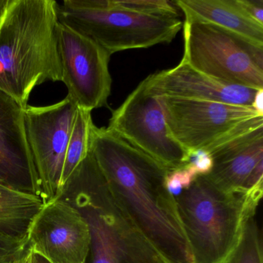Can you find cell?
Here are the masks:
<instances>
[{
	"label": "cell",
	"mask_w": 263,
	"mask_h": 263,
	"mask_svg": "<svg viewBox=\"0 0 263 263\" xmlns=\"http://www.w3.org/2000/svg\"><path fill=\"white\" fill-rule=\"evenodd\" d=\"M226 263H262V239L255 217L246 223L239 245Z\"/></svg>",
	"instance_id": "cell-18"
},
{
	"label": "cell",
	"mask_w": 263,
	"mask_h": 263,
	"mask_svg": "<svg viewBox=\"0 0 263 263\" xmlns=\"http://www.w3.org/2000/svg\"><path fill=\"white\" fill-rule=\"evenodd\" d=\"M204 150L213 160L211 181L226 192H244L252 171L263 161V116L245 121Z\"/></svg>",
	"instance_id": "cell-12"
},
{
	"label": "cell",
	"mask_w": 263,
	"mask_h": 263,
	"mask_svg": "<svg viewBox=\"0 0 263 263\" xmlns=\"http://www.w3.org/2000/svg\"><path fill=\"white\" fill-rule=\"evenodd\" d=\"M198 176L195 170L189 164H186L184 167L168 172L166 176V187L175 198L187 190Z\"/></svg>",
	"instance_id": "cell-20"
},
{
	"label": "cell",
	"mask_w": 263,
	"mask_h": 263,
	"mask_svg": "<svg viewBox=\"0 0 263 263\" xmlns=\"http://www.w3.org/2000/svg\"><path fill=\"white\" fill-rule=\"evenodd\" d=\"M28 247V241L0 236V263L10 262L21 258Z\"/></svg>",
	"instance_id": "cell-21"
},
{
	"label": "cell",
	"mask_w": 263,
	"mask_h": 263,
	"mask_svg": "<svg viewBox=\"0 0 263 263\" xmlns=\"http://www.w3.org/2000/svg\"><path fill=\"white\" fill-rule=\"evenodd\" d=\"M184 55L190 67L221 82L263 90V46L192 18L183 24Z\"/></svg>",
	"instance_id": "cell-6"
},
{
	"label": "cell",
	"mask_w": 263,
	"mask_h": 263,
	"mask_svg": "<svg viewBox=\"0 0 263 263\" xmlns=\"http://www.w3.org/2000/svg\"><path fill=\"white\" fill-rule=\"evenodd\" d=\"M236 3L249 17L263 26V0H236Z\"/></svg>",
	"instance_id": "cell-23"
},
{
	"label": "cell",
	"mask_w": 263,
	"mask_h": 263,
	"mask_svg": "<svg viewBox=\"0 0 263 263\" xmlns=\"http://www.w3.org/2000/svg\"><path fill=\"white\" fill-rule=\"evenodd\" d=\"M263 90H259L255 95L252 107L258 113L263 115Z\"/></svg>",
	"instance_id": "cell-25"
},
{
	"label": "cell",
	"mask_w": 263,
	"mask_h": 263,
	"mask_svg": "<svg viewBox=\"0 0 263 263\" xmlns=\"http://www.w3.org/2000/svg\"><path fill=\"white\" fill-rule=\"evenodd\" d=\"M143 81L146 91L153 96L249 107H252L255 95L259 90L221 82L195 70L182 60L176 67L151 74Z\"/></svg>",
	"instance_id": "cell-13"
},
{
	"label": "cell",
	"mask_w": 263,
	"mask_h": 263,
	"mask_svg": "<svg viewBox=\"0 0 263 263\" xmlns=\"http://www.w3.org/2000/svg\"><path fill=\"white\" fill-rule=\"evenodd\" d=\"M169 135L190 155L204 149L245 121L263 116L252 107L159 97Z\"/></svg>",
	"instance_id": "cell-9"
},
{
	"label": "cell",
	"mask_w": 263,
	"mask_h": 263,
	"mask_svg": "<svg viewBox=\"0 0 263 263\" xmlns=\"http://www.w3.org/2000/svg\"><path fill=\"white\" fill-rule=\"evenodd\" d=\"M114 4L118 7L136 12L148 16H161V17L178 18V7L174 1L167 0H126L118 1L113 0Z\"/></svg>",
	"instance_id": "cell-19"
},
{
	"label": "cell",
	"mask_w": 263,
	"mask_h": 263,
	"mask_svg": "<svg viewBox=\"0 0 263 263\" xmlns=\"http://www.w3.org/2000/svg\"><path fill=\"white\" fill-rule=\"evenodd\" d=\"M93 123L91 111L78 107L63 167L60 186L61 198L69 190L73 173L88 153L90 127Z\"/></svg>",
	"instance_id": "cell-17"
},
{
	"label": "cell",
	"mask_w": 263,
	"mask_h": 263,
	"mask_svg": "<svg viewBox=\"0 0 263 263\" xmlns=\"http://www.w3.org/2000/svg\"><path fill=\"white\" fill-rule=\"evenodd\" d=\"M58 3L10 0L0 21V90L23 108L35 87L62 82Z\"/></svg>",
	"instance_id": "cell-2"
},
{
	"label": "cell",
	"mask_w": 263,
	"mask_h": 263,
	"mask_svg": "<svg viewBox=\"0 0 263 263\" xmlns=\"http://www.w3.org/2000/svg\"><path fill=\"white\" fill-rule=\"evenodd\" d=\"M58 47L67 97L78 107L90 111L107 106L111 92V55L90 38L60 22Z\"/></svg>",
	"instance_id": "cell-10"
},
{
	"label": "cell",
	"mask_w": 263,
	"mask_h": 263,
	"mask_svg": "<svg viewBox=\"0 0 263 263\" xmlns=\"http://www.w3.org/2000/svg\"><path fill=\"white\" fill-rule=\"evenodd\" d=\"M71 189L78 192L72 204L90 227V263H167L114 198L90 147Z\"/></svg>",
	"instance_id": "cell-4"
},
{
	"label": "cell",
	"mask_w": 263,
	"mask_h": 263,
	"mask_svg": "<svg viewBox=\"0 0 263 263\" xmlns=\"http://www.w3.org/2000/svg\"><path fill=\"white\" fill-rule=\"evenodd\" d=\"M9 2H10V0H0V21L3 19L6 11H7Z\"/></svg>",
	"instance_id": "cell-26"
},
{
	"label": "cell",
	"mask_w": 263,
	"mask_h": 263,
	"mask_svg": "<svg viewBox=\"0 0 263 263\" xmlns=\"http://www.w3.org/2000/svg\"><path fill=\"white\" fill-rule=\"evenodd\" d=\"M44 204L32 192L0 182V236L27 239L30 224Z\"/></svg>",
	"instance_id": "cell-16"
},
{
	"label": "cell",
	"mask_w": 263,
	"mask_h": 263,
	"mask_svg": "<svg viewBox=\"0 0 263 263\" xmlns=\"http://www.w3.org/2000/svg\"><path fill=\"white\" fill-rule=\"evenodd\" d=\"M185 18L213 24L242 39L263 46V26L249 17L236 0H175Z\"/></svg>",
	"instance_id": "cell-15"
},
{
	"label": "cell",
	"mask_w": 263,
	"mask_h": 263,
	"mask_svg": "<svg viewBox=\"0 0 263 263\" xmlns=\"http://www.w3.org/2000/svg\"><path fill=\"white\" fill-rule=\"evenodd\" d=\"M25 263H50L45 258L35 253L30 248L27 247L25 255Z\"/></svg>",
	"instance_id": "cell-24"
},
{
	"label": "cell",
	"mask_w": 263,
	"mask_h": 263,
	"mask_svg": "<svg viewBox=\"0 0 263 263\" xmlns=\"http://www.w3.org/2000/svg\"><path fill=\"white\" fill-rule=\"evenodd\" d=\"M262 187L226 192L207 175L175 197L194 263H226L239 245L246 223L255 217Z\"/></svg>",
	"instance_id": "cell-3"
},
{
	"label": "cell",
	"mask_w": 263,
	"mask_h": 263,
	"mask_svg": "<svg viewBox=\"0 0 263 263\" xmlns=\"http://www.w3.org/2000/svg\"><path fill=\"white\" fill-rule=\"evenodd\" d=\"M59 22L99 44L110 55L169 44L182 29L179 18L148 16L118 7L113 0H64Z\"/></svg>",
	"instance_id": "cell-5"
},
{
	"label": "cell",
	"mask_w": 263,
	"mask_h": 263,
	"mask_svg": "<svg viewBox=\"0 0 263 263\" xmlns=\"http://www.w3.org/2000/svg\"><path fill=\"white\" fill-rule=\"evenodd\" d=\"M27 252V251H26ZM25 255L26 252L24 253V255L23 256H21V258H17V259L14 260V261H10V262H6V263H25Z\"/></svg>",
	"instance_id": "cell-27"
},
{
	"label": "cell",
	"mask_w": 263,
	"mask_h": 263,
	"mask_svg": "<svg viewBox=\"0 0 263 263\" xmlns=\"http://www.w3.org/2000/svg\"><path fill=\"white\" fill-rule=\"evenodd\" d=\"M28 247L50 263H86L90 230L79 209L63 198L44 204L27 233Z\"/></svg>",
	"instance_id": "cell-11"
},
{
	"label": "cell",
	"mask_w": 263,
	"mask_h": 263,
	"mask_svg": "<svg viewBox=\"0 0 263 263\" xmlns=\"http://www.w3.org/2000/svg\"><path fill=\"white\" fill-rule=\"evenodd\" d=\"M0 182L33 193L36 174L27 142L24 108L0 90Z\"/></svg>",
	"instance_id": "cell-14"
},
{
	"label": "cell",
	"mask_w": 263,
	"mask_h": 263,
	"mask_svg": "<svg viewBox=\"0 0 263 263\" xmlns=\"http://www.w3.org/2000/svg\"><path fill=\"white\" fill-rule=\"evenodd\" d=\"M107 128L169 172L189 163V153L169 135L159 97L147 93L144 81L113 110Z\"/></svg>",
	"instance_id": "cell-8"
},
{
	"label": "cell",
	"mask_w": 263,
	"mask_h": 263,
	"mask_svg": "<svg viewBox=\"0 0 263 263\" xmlns=\"http://www.w3.org/2000/svg\"><path fill=\"white\" fill-rule=\"evenodd\" d=\"M90 146L114 198L154 249L167 263H194L175 198L166 187L169 171L93 123Z\"/></svg>",
	"instance_id": "cell-1"
},
{
	"label": "cell",
	"mask_w": 263,
	"mask_h": 263,
	"mask_svg": "<svg viewBox=\"0 0 263 263\" xmlns=\"http://www.w3.org/2000/svg\"><path fill=\"white\" fill-rule=\"evenodd\" d=\"M189 164L198 176L208 175L213 167V160L207 151L204 149L195 151L189 155Z\"/></svg>",
	"instance_id": "cell-22"
},
{
	"label": "cell",
	"mask_w": 263,
	"mask_h": 263,
	"mask_svg": "<svg viewBox=\"0 0 263 263\" xmlns=\"http://www.w3.org/2000/svg\"><path fill=\"white\" fill-rule=\"evenodd\" d=\"M78 109L68 97L52 105L24 109L26 135L36 174L33 194L44 204L61 198L63 167Z\"/></svg>",
	"instance_id": "cell-7"
}]
</instances>
